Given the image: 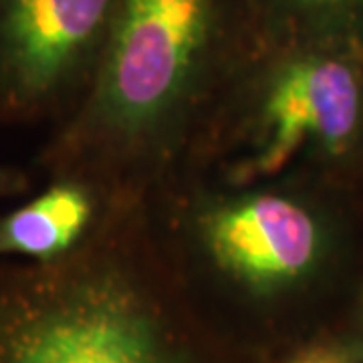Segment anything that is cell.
<instances>
[{
  "label": "cell",
  "mask_w": 363,
  "mask_h": 363,
  "mask_svg": "<svg viewBox=\"0 0 363 363\" xmlns=\"http://www.w3.org/2000/svg\"><path fill=\"white\" fill-rule=\"evenodd\" d=\"M264 43L255 0H119L87 97L30 169L143 200L180 174Z\"/></svg>",
  "instance_id": "1"
},
{
  "label": "cell",
  "mask_w": 363,
  "mask_h": 363,
  "mask_svg": "<svg viewBox=\"0 0 363 363\" xmlns=\"http://www.w3.org/2000/svg\"><path fill=\"white\" fill-rule=\"evenodd\" d=\"M309 174L250 186L176 176L142 200L150 230L198 311L274 359L350 269L351 224Z\"/></svg>",
  "instance_id": "2"
},
{
  "label": "cell",
  "mask_w": 363,
  "mask_h": 363,
  "mask_svg": "<svg viewBox=\"0 0 363 363\" xmlns=\"http://www.w3.org/2000/svg\"><path fill=\"white\" fill-rule=\"evenodd\" d=\"M0 363H272L198 311L142 200H109L73 250L0 260Z\"/></svg>",
  "instance_id": "3"
},
{
  "label": "cell",
  "mask_w": 363,
  "mask_h": 363,
  "mask_svg": "<svg viewBox=\"0 0 363 363\" xmlns=\"http://www.w3.org/2000/svg\"><path fill=\"white\" fill-rule=\"evenodd\" d=\"M362 150L363 51L267 39L176 176L250 186L345 168Z\"/></svg>",
  "instance_id": "4"
},
{
  "label": "cell",
  "mask_w": 363,
  "mask_h": 363,
  "mask_svg": "<svg viewBox=\"0 0 363 363\" xmlns=\"http://www.w3.org/2000/svg\"><path fill=\"white\" fill-rule=\"evenodd\" d=\"M119 0H0V125L49 131L87 97Z\"/></svg>",
  "instance_id": "5"
},
{
  "label": "cell",
  "mask_w": 363,
  "mask_h": 363,
  "mask_svg": "<svg viewBox=\"0 0 363 363\" xmlns=\"http://www.w3.org/2000/svg\"><path fill=\"white\" fill-rule=\"evenodd\" d=\"M107 204L87 184L57 178L25 204L0 214V260L49 262L77 247Z\"/></svg>",
  "instance_id": "6"
},
{
  "label": "cell",
  "mask_w": 363,
  "mask_h": 363,
  "mask_svg": "<svg viewBox=\"0 0 363 363\" xmlns=\"http://www.w3.org/2000/svg\"><path fill=\"white\" fill-rule=\"evenodd\" d=\"M264 37L363 51V0H255Z\"/></svg>",
  "instance_id": "7"
},
{
  "label": "cell",
  "mask_w": 363,
  "mask_h": 363,
  "mask_svg": "<svg viewBox=\"0 0 363 363\" xmlns=\"http://www.w3.org/2000/svg\"><path fill=\"white\" fill-rule=\"evenodd\" d=\"M272 363H363V345L339 331H319L281 351Z\"/></svg>",
  "instance_id": "8"
},
{
  "label": "cell",
  "mask_w": 363,
  "mask_h": 363,
  "mask_svg": "<svg viewBox=\"0 0 363 363\" xmlns=\"http://www.w3.org/2000/svg\"><path fill=\"white\" fill-rule=\"evenodd\" d=\"M37 180L39 178L33 169L0 162V200L33 196Z\"/></svg>",
  "instance_id": "9"
},
{
  "label": "cell",
  "mask_w": 363,
  "mask_h": 363,
  "mask_svg": "<svg viewBox=\"0 0 363 363\" xmlns=\"http://www.w3.org/2000/svg\"><path fill=\"white\" fill-rule=\"evenodd\" d=\"M337 331L350 335L359 345H363V271L353 285L350 301H347V309H345V317H343V327Z\"/></svg>",
  "instance_id": "10"
}]
</instances>
